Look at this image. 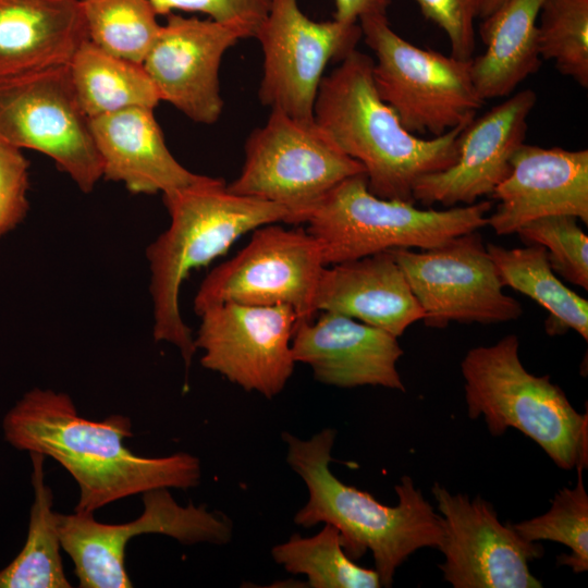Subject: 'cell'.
Returning <instances> with one entry per match:
<instances>
[{
    "instance_id": "cell-1",
    "label": "cell",
    "mask_w": 588,
    "mask_h": 588,
    "mask_svg": "<svg viewBox=\"0 0 588 588\" xmlns=\"http://www.w3.org/2000/svg\"><path fill=\"white\" fill-rule=\"evenodd\" d=\"M5 441L27 453L49 456L62 465L79 489L75 512L94 513L118 500L159 488L199 485V460L185 452L140 456L125 444L133 437L128 417L101 421L78 415L64 392L33 389L2 419Z\"/></svg>"
},
{
    "instance_id": "cell-2",
    "label": "cell",
    "mask_w": 588,
    "mask_h": 588,
    "mask_svg": "<svg viewBox=\"0 0 588 588\" xmlns=\"http://www.w3.org/2000/svg\"><path fill=\"white\" fill-rule=\"evenodd\" d=\"M336 431L323 428L309 439L283 432L286 463L305 482L308 500L294 523L305 528L333 525L352 559L370 552L382 587H391L396 569L421 548L438 549L443 540L440 514L409 476L394 487L397 503L385 505L373 495L345 485L330 468Z\"/></svg>"
},
{
    "instance_id": "cell-3",
    "label": "cell",
    "mask_w": 588,
    "mask_h": 588,
    "mask_svg": "<svg viewBox=\"0 0 588 588\" xmlns=\"http://www.w3.org/2000/svg\"><path fill=\"white\" fill-rule=\"evenodd\" d=\"M339 62L321 79L315 122L343 154L364 167L373 195L415 203L417 181L455 162L465 126L437 137L416 136L378 95L369 56L354 49Z\"/></svg>"
},
{
    "instance_id": "cell-4",
    "label": "cell",
    "mask_w": 588,
    "mask_h": 588,
    "mask_svg": "<svg viewBox=\"0 0 588 588\" xmlns=\"http://www.w3.org/2000/svg\"><path fill=\"white\" fill-rule=\"evenodd\" d=\"M168 229L146 249L150 270L152 335L180 351L188 368L197 351L179 306L183 281L193 269L210 264L241 236L255 229L289 220V211L270 201L231 192L224 181L201 182L163 195Z\"/></svg>"
},
{
    "instance_id": "cell-5",
    "label": "cell",
    "mask_w": 588,
    "mask_h": 588,
    "mask_svg": "<svg viewBox=\"0 0 588 588\" xmlns=\"http://www.w3.org/2000/svg\"><path fill=\"white\" fill-rule=\"evenodd\" d=\"M515 334L470 348L461 362L467 414L493 437L515 428L564 470L588 466V412H577L549 375L529 372Z\"/></svg>"
},
{
    "instance_id": "cell-6",
    "label": "cell",
    "mask_w": 588,
    "mask_h": 588,
    "mask_svg": "<svg viewBox=\"0 0 588 588\" xmlns=\"http://www.w3.org/2000/svg\"><path fill=\"white\" fill-rule=\"evenodd\" d=\"M491 201L442 210L373 195L365 173L334 186L304 218L326 266L394 248L429 249L487 225Z\"/></svg>"
},
{
    "instance_id": "cell-7",
    "label": "cell",
    "mask_w": 588,
    "mask_h": 588,
    "mask_svg": "<svg viewBox=\"0 0 588 588\" xmlns=\"http://www.w3.org/2000/svg\"><path fill=\"white\" fill-rule=\"evenodd\" d=\"M367 46L375 53L373 84L405 130L431 137L466 126L483 100L471 77V59L424 49L396 34L387 14L359 19Z\"/></svg>"
},
{
    "instance_id": "cell-8",
    "label": "cell",
    "mask_w": 588,
    "mask_h": 588,
    "mask_svg": "<svg viewBox=\"0 0 588 588\" xmlns=\"http://www.w3.org/2000/svg\"><path fill=\"white\" fill-rule=\"evenodd\" d=\"M365 173L313 121L271 110L266 123L245 143V161L228 188L277 204L289 211L290 224L305 216L339 183Z\"/></svg>"
},
{
    "instance_id": "cell-9",
    "label": "cell",
    "mask_w": 588,
    "mask_h": 588,
    "mask_svg": "<svg viewBox=\"0 0 588 588\" xmlns=\"http://www.w3.org/2000/svg\"><path fill=\"white\" fill-rule=\"evenodd\" d=\"M0 140L48 156L84 193L102 177L68 64L0 76Z\"/></svg>"
},
{
    "instance_id": "cell-10",
    "label": "cell",
    "mask_w": 588,
    "mask_h": 588,
    "mask_svg": "<svg viewBox=\"0 0 588 588\" xmlns=\"http://www.w3.org/2000/svg\"><path fill=\"white\" fill-rule=\"evenodd\" d=\"M143 513L124 524L97 522L94 513H57L61 548L74 563L81 588H130L125 569L127 542L143 534H160L185 543L224 544L232 539L233 523L206 505H180L167 488L142 493Z\"/></svg>"
},
{
    "instance_id": "cell-11",
    "label": "cell",
    "mask_w": 588,
    "mask_h": 588,
    "mask_svg": "<svg viewBox=\"0 0 588 588\" xmlns=\"http://www.w3.org/2000/svg\"><path fill=\"white\" fill-rule=\"evenodd\" d=\"M324 267L306 229H285L279 222L259 226L238 253L207 274L194 299L195 313L223 303L287 305L298 320L310 319Z\"/></svg>"
},
{
    "instance_id": "cell-12",
    "label": "cell",
    "mask_w": 588,
    "mask_h": 588,
    "mask_svg": "<svg viewBox=\"0 0 588 588\" xmlns=\"http://www.w3.org/2000/svg\"><path fill=\"white\" fill-rule=\"evenodd\" d=\"M419 303L425 326L450 322L501 323L523 315L520 303L503 292L479 230L429 248L388 250Z\"/></svg>"
},
{
    "instance_id": "cell-13",
    "label": "cell",
    "mask_w": 588,
    "mask_h": 588,
    "mask_svg": "<svg viewBox=\"0 0 588 588\" xmlns=\"http://www.w3.org/2000/svg\"><path fill=\"white\" fill-rule=\"evenodd\" d=\"M264 54L259 86L261 103L295 119L313 121L314 107L326 66L356 49L358 23L314 21L298 0H270L256 30Z\"/></svg>"
},
{
    "instance_id": "cell-14",
    "label": "cell",
    "mask_w": 588,
    "mask_h": 588,
    "mask_svg": "<svg viewBox=\"0 0 588 588\" xmlns=\"http://www.w3.org/2000/svg\"><path fill=\"white\" fill-rule=\"evenodd\" d=\"M194 338L203 367L266 399L280 394L295 360L292 338L298 316L287 305L223 303L203 309Z\"/></svg>"
},
{
    "instance_id": "cell-15",
    "label": "cell",
    "mask_w": 588,
    "mask_h": 588,
    "mask_svg": "<svg viewBox=\"0 0 588 588\" xmlns=\"http://www.w3.org/2000/svg\"><path fill=\"white\" fill-rule=\"evenodd\" d=\"M442 518L439 564L443 579L454 588H539L529 562L543 555L537 542L522 538L502 524L493 506L481 497L451 493L434 482L431 488Z\"/></svg>"
},
{
    "instance_id": "cell-16",
    "label": "cell",
    "mask_w": 588,
    "mask_h": 588,
    "mask_svg": "<svg viewBox=\"0 0 588 588\" xmlns=\"http://www.w3.org/2000/svg\"><path fill=\"white\" fill-rule=\"evenodd\" d=\"M248 37L238 26L173 12L161 24L142 64L161 101L197 123L212 124L223 108L221 60L238 40Z\"/></svg>"
},
{
    "instance_id": "cell-17",
    "label": "cell",
    "mask_w": 588,
    "mask_h": 588,
    "mask_svg": "<svg viewBox=\"0 0 588 588\" xmlns=\"http://www.w3.org/2000/svg\"><path fill=\"white\" fill-rule=\"evenodd\" d=\"M536 101L535 91L524 89L474 118L460 134L455 162L417 181L415 203L451 208L491 195L509 174L511 159L524 144L527 119Z\"/></svg>"
},
{
    "instance_id": "cell-18",
    "label": "cell",
    "mask_w": 588,
    "mask_h": 588,
    "mask_svg": "<svg viewBox=\"0 0 588 588\" xmlns=\"http://www.w3.org/2000/svg\"><path fill=\"white\" fill-rule=\"evenodd\" d=\"M491 196L499 205L487 225L498 235L550 216H573L587 224L588 150L523 144Z\"/></svg>"
},
{
    "instance_id": "cell-19",
    "label": "cell",
    "mask_w": 588,
    "mask_h": 588,
    "mask_svg": "<svg viewBox=\"0 0 588 588\" xmlns=\"http://www.w3.org/2000/svg\"><path fill=\"white\" fill-rule=\"evenodd\" d=\"M403 353L395 335L331 311L297 320L292 338L295 363L308 365L318 382L338 388L405 392L396 368Z\"/></svg>"
},
{
    "instance_id": "cell-20",
    "label": "cell",
    "mask_w": 588,
    "mask_h": 588,
    "mask_svg": "<svg viewBox=\"0 0 588 588\" xmlns=\"http://www.w3.org/2000/svg\"><path fill=\"white\" fill-rule=\"evenodd\" d=\"M89 125L102 177L123 183L133 194L166 195L206 179L173 157L152 109H124L89 119Z\"/></svg>"
},
{
    "instance_id": "cell-21",
    "label": "cell",
    "mask_w": 588,
    "mask_h": 588,
    "mask_svg": "<svg viewBox=\"0 0 588 588\" xmlns=\"http://www.w3.org/2000/svg\"><path fill=\"white\" fill-rule=\"evenodd\" d=\"M315 309L341 314L396 338L424 318L402 269L389 252L326 266Z\"/></svg>"
},
{
    "instance_id": "cell-22",
    "label": "cell",
    "mask_w": 588,
    "mask_h": 588,
    "mask_svg": "<svg viewBox=\"0 0 588 588\" xmlns=\"http://www.w3.org/2000/svg\"><path fill=\"white\" fill-rule=\"evenodd\" d=\"M87 39L81 0H0V76L66 65Z\"/></svg>"
},
{
    "instance_id": "cell-23",
    "label": "cell",
    "mask_w": 588,
    "mask_h": 588,
    "mask_svg": "<svg viewBox=\"0 0 588 588\" xmlns=\"http://www.w3.org/2000/svg\"><path fill=\"white\" fill-rule=\"evenodd\" d=\"M544 0H506L483 19L486 49L471 58V77L485 101L510 95L541 65L538 16Z\"/></svg>"
},
{
    "instance_id": "cell-24",
    "label": "cell",
    "mask_w": 588,
    "mask_h": 588,
    "mask_svg": "<svg viewBox=\"0 0 588 588\" xmlns=\"http://www.w3.org/2000/svg\"><path fill=\"white\" fill-rule=\"evenodd\" d=\"M486 248L502 285L523 293L548 311L544 329L549 335L572 329L588 341V301L558 278L543 246L506 248L487 243Z\"/></svg>"
},
{
    "instance_id": "cell-25",
    "label": "cell",
    "mask_w": 588,
    "mask_h": 588,
    "mask_svg": "<svg viewBox=\"0 0 588 588\" xmlns=\"http://www.w3.org/2000/svg\"><path fill=\"white\" fill-rule=\"evenodd\" d=\"M69 65L77 100L88 119L128 108L155 109L161 101L142 63L85 40Z\"/></svg>"
},
{
    "instance_id": "cell-26",
    "label": "cell",
    "mask_w": 588,
    "mask_h": 588,
    "mask_svg": "<svg viewBox=\"0 0 588 588\" xmlns=\"http://www.w3.org/2000/svg\"><path fill=\"white\" fill-rule=\"evenodd\" d=\"M32 460L34 502L24 547L7 566L0 569V588H70L65 576L57 527L52 511V491L44 480L45 455L28 453Z\"/></svg>"
},
{
    "instance_id": "cell-27",
    "label": "cell",
    "mask_w": 588,
    "mask_h": 588,
    "mask_svg": "<svg viewBox=\"0 0 588 588\" xmlns=\"http://www.w3.org/2000/svg\"><path fill=\"white\" fill-rule=\"evenodd\" d=\"M272 559L287 573L305 575L311 588H379L376 569L356 564L344 551L339 530L331 524L313 537L292 535L271 549Z\"/></svg>"
},
{
    "instance_id": "cell-28",
    "label": "cell",
    "mask_w": 588,
    "mask_h": 588,
    "mask_svg": "<svg viewBox=\"0 0 588 588\" xmlns=\"http://www.w3.org/2000/svg\"><path fill=\"white\" fill-rule=\"evenodd\" d=\"M81 7L93 44L143 63L161 28L150 0H81Z\"/></svg>"
},
{
    "instance_id": "cell-29",
    "label": "cell",
    "mask_w": 588,
    "mask_h": 588,
    "mask_svg": "<svg viewBox=\"0 0 588 588\" xmlns=\"http://www.w3.org/2000/svg\"><path fill=\"white\" fill-rule=\"evenodd\" d=\"M577 481L572 488L561 489L544 514L511 524L525 540H550L567 547L571 552L558 556L560 565L579 574L588 569V494L583 468H577Z\"/></svg>"
},
{
    "instance_id": "cell-30",
    "label": "cell",
    "mask_w": 588,
    "mask_h": 588,
    "mask_svg": "<svg viewBox=\"0 0 588 588\" xmlns=\"http://www.w3.org/2000/svg\"><path fill=\"white\" fill-rule=\"evenodd\" d=\"M540 58L588 86V0H544L538 16Z\"/></svg>"
},
{
    "instance_id": "cell-31",
    "label": "cell",
    "mask_w": 588,
    "mask_h": 588,
    "mask_svg": "<svg viewBox=\"0 0 588 588\" xmlns=\"http://www.w3.org/2000/svg\"><path fill=\"white\" fill-rule=\"evenodd\" d=\"M573 216H550L523 225L516 234L528 245L543 246L552 270L588 290V236Z\"/></svg>"
},
{
    "instance_id": "cell-32",
    "label": "cell",
    "mask_w": 588,
    "mask_h": 588,
    "mask_svg": "<svg viewBox=\"0 0 588 588\" xmlns=\"http://www.w3.org/2000/svg\"><path fill=\"white\" fill-rule=\"evenodd\" d=\"M425 16L448 36L451 54L471 59L475 50V19L480 0H414Z\"/></svg>"
},
{
    "instance_id": "cell-33",
    "label": "cell",
    "mask_w": 588,
    "mask_h": 588,
    "mask_svg": "<svg viewBox=\"0 0 588 588\" xmlns=\"http://www.w3.org/2000/svg\"><path fill=\"white\" fill-rule=\"evenodd\" d=\"M157 15L175 11L198 12L209 19L238 26L255 37L265 20L270 0H150Z\"/></svg>"
},
{
    "instance_id": "cell-34",
    "label": "cell",
    "mask_w": 588,
    "mask_h": 588,
    "mask_svg": "<svg viewBox=\"0 0 588 588\" xmlns=\"http://www.w3.org/2000/svg\"><path fill=\"white\" fill-rule=\"evenodd\" d=\"M28 168L22 150L0 140V237L26 216Z\"/></svg>"
},
{
    "instance_id": "cell-35",
    "label": "cell",
    "mask_w": 588,
    "mask_h": 588,
    "mask_svg": "<svg viewBox=\"0 0 588 588\" xmlns=\"http://www.w3.org/2000/svg\"><path fill=\"white\" fill-rule=\"evenodd\" d=\"M391 0H334V17L345 23H358L370 14H387Z\"/></svg>"
},
{
    "instance_id": "cell-36",
    "label": "cell",
    "mask_w": 588,
    "mask_h": 588,
    "mask_svg": "<svg viewBox=\"0 0 588 588\" xmlns=\"http://www.w3.org/2000/svg\"><path fill=\"white\" fill-rule=\"evenodd\" d=\"M506 0H480L478 17L485 19L495 11Z\"/></svg>"
}]
</instances>
